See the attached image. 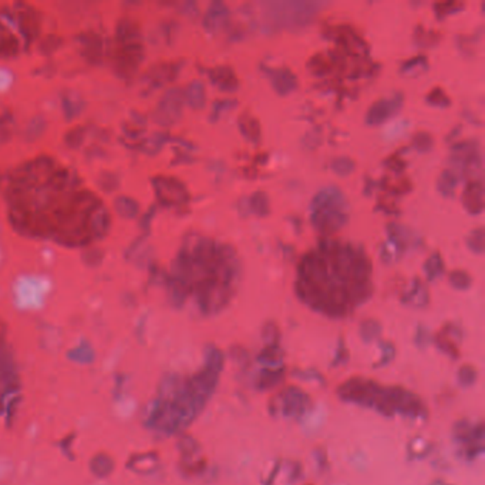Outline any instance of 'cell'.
Returning <instances> with one entry per match:
<instances>
[{
    "mask_svg": "<svg viewBox=\"0 0 485 485\" xmlns=\"http://www.w3.org/2000/svg\"><path fill=\"white\" fill-rule=\"evenodd\" d=\"M298 288L302 299L315 311L344 316L370 295V265L356 249L327 244L306 256Z\"/></svg>",
    "mask_w": 485,
    "mask_h": 485,
    "instance_id": "cell-1",
    "label": "cell"
},
{
    "mask_svg": "<svg viewBox=\"0 0 485 485\" xmlns=\"http://www.w3.org/2000/svg\"><path fill=\"white\" fill-rule=\"evenodd\" d=\"M316 223L319 225H335L338 227L343 219V214L340 211V204L338 201V195L326 194L323 196H319L316 200Z\"/></svg>",
    "mask_w": 485,
    "mask_h": 485,
    "instance_id": "cell-2",
    "label": "cell"
},
{
    "mask_svg": "<svg viewBox=\"0 0 485 485\" xmlns=\"http://www.w3.org/2000/svg\"><path fill=\"white\" fill-rule=\"evenodd\" d=\"M117 207H118V211L127 216H132L137 212V204L132 200H130V198H120L117 201Z\"/></svg>",
    "mask_w": 485,
    "mask_h": 485,
    "instance_id": "cell-3",
    "label": "cell"
},
{
    "mask_svg": "<svg viewBox=\"0 0 485 485\" xmlns=\"http://www.w3.org/2000/svg\"><path fill=\"white\" fill-rule=\"evenodd\" d=\"M85 46L88 49V56L97 57L100 54V39L97 36H90V39L85 40Z\"/></svg>",
    "mask_w": 485,
    "mask_h": 485,
    "instance_id": "cell-4",
    "label": "cell"
}]
</instances>
